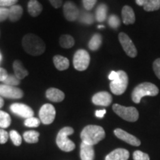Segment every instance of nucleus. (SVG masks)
<instances>
[{
	"label": "nucleus",
	"instance_id": "nucleus-15",
	"mask_svg": "<svg viewBox=\"0 0 160 160\" xmlns=\"http://www.w3.org/2000/svg\"><path fill=\"white\" fill-rule=\"evenodd\" d=\"M80 157L82 160H94L95 151L93 146L82 142L80 145Z\"/></svg>",
	"mask_w": 160,
	"mask_h": 160
},
{
	"label": "nucleus",
	"instance_id": "nucleus-34",
	"mask_svg": "<svg viewBox=\"0 0 160 160\" xmlns=\"http://www.w3.org/2000/svg\"><path fill=\"white\" fill-rule=\"evenodd\" d=\"M133 160H150V157L148 153H143L141 151H136L133 153Z\"/></svg>",
	"mask_w": 160,
	"mask_h": 160
},
{
	"label": "nucleus",
	"instance_id": "nucleus-18",
	"mask_svg": "<svg viewBox=\"0 0 160 160\" xmlns=\"http://www.w3.org/2000/svg\"><path fill=\"white\" fill-rule=\"evenodd\" d=\"M46 97L53 102H60L65 99V93L54 88H51L46 91Z\"/></svg>",
	"mask_w": 160,
	"mask_h": 160
},
{
	"label": "nucleus",
	"instance_id": "nucleus-44",
	"mask_svg": "<svg viewBox=\"0 0 160 160\" xmlns=\"http://www.w3.org/2000/svg\"><path fill=\"white\" fill-rule=\"evenodd\" d=\"M146 2H147V0H136V2L139 6H144Z\"/></svg>",
	"mask_w": 160,
	"mask_h": 160
},
{
	"label": "nucleus",
	"instance_id": "nucleus-31",
	"mask_svg": "<svg viewBox=\"0 0 160 160\" xmlns=\"http://www.w3.org/2000/svg\"><path fill=\"white\" fill-rule=\"evenodd\" d=\"M5 85H10V86H17L19 85L20 81L17 77L13 75H8L6 79L4 81Z\"/></svg>",
	"mask_w": 160,
	"mask_h": 160
},
{
	"label": "nucleus",
	"instance_id": "nucleus-35",
	"mask_svg": "<svg viewBox=\"0 0 160 160\" xmlns=\"http://www.w3.org/2000/svg\"><path fill=\"white\" fill-rule=\"evenodd\" d=\"M97 0H82L84 8L87 11H91L94 7L96 3H97Z\"/></svg>",
	"mask_w": 160,
	"mask_h": 160
},
{
	"label": "nucleus",
	"instance_id": "nucleus-43",
	"mask_svg": "<svg viewBox=\"0 0 160 160\" xmlns=\"http://www.w3.org/2000/svg\"><path fill=\"white\" fill-rule=\"evenodd\" d=\"M117 77V71H111L108 76L109 79L111 80V81L114 80Z\"/></svg>",
	"mask_w": 160,
	"mask_h": 160
},
{
	"label": "nucleus",
	"instance_id": "nucleus-23",
	"mask_svg": "<svg viewBox=\"0 0 160 160\" xmlns=\"http://www.w3.org/2000/svg\"><path fill=\"white\" fill-rule=\"evenodd\" d=\"M108 13V7L105 4H101L97 7V11H96V19L97 22H102L107 18Z\"/></svg>",
	"mask_w": 160,
	"mask_h": 160
},
{
	"label": "nucleus",
	"instance_id": "nucleus-20",
	"mask_svg": "<svg viewBox=\"0 0 160 160\" xmlns=\"http://www.w3.org/2000/svg\"><path fill=\"white\" fill-rule=\"evenodd\" d=\"M13 71H14L15 75L19 80L22 79L28 75V72L26 70L22 64L19 60H16L13 62Z\"/></svg>",
	"mask_w": 160,
	"mask_h": 160
},
{
	"label": "nucleus",
	"instance_id": "nucleus-16",
	"mask_svg": "<svg viewBox=\"0 0 160 160\" xmlns=\"http://www.w3.org/2000/svg\"><path fill=\"white\" fill-rule=\"evenodd\" d=\"M129 157L130 153L128 150L117 148L106 156L105 160H128Z\"/></svg>",
	"mask_w": 160,
	"mask_h": 160
},
{
	"label": "nucleus",
	"instance_id": "nucleus-5",
	"mask_svg": "<svg viewBox=\"0 0 160 160\" xmlns=\"http://www.w3.org/2000/svg\"><path fill=\"white\" fill-rule=\"evenodd\" d=\"M128 77L123 71H117V77L110 83V88L113 94L122 95L127 89Z\"/></svg>",
	"mask_w": 160,
	"mask_h": 160
},
{
	"label": "nucleus",
	"instance_id": "nucleus-26",
	"mask_svg": "<svg viewBox=\"0 0 160 160\" xmlns=\"http://www.w3.org/2000/svg\"><path fill=\"white\" fill-rule=\"evenodd\" d=\"M59 44L64 48H71L74 45V39L70 35H62L59 39Z\"/></svg>",
	"mask_w": 160,
	"mask_h": 160
},
{
	"label": "nucleus",
	"instance_id": "nucleus-29",
	"mask_svg": "<svg viewBox=\"0 0 160 160\" xmlns=\"http://www.w3.org/2000/svg\"><path fill=\"white\" fill-rule=\"evenodd\" d=\"M79 20L82 23L84 24H87V25H91L93 22V17L91 13H86V12H83L82 13V15L80 16L79 17Z\"/></svg>",
	"mask_w": 160,
	"mask_h": 160
},
{
	"label": "nucleus",
	"instance_id": "nucleus-32",
	"mask_svg": "<svg viewBox=\"0 0 160 160\" xmlns=\"http://www.w3.org/2000/svg\"><path fill=\"white\" fill-rule=\"evenodd\" d=\"M108 25L112 28H117L120 25V19L117 15H111L108 18Z\"/></svg>",
	"mask_w": 160,
	"mask_h": 160
},
{
	"label": "nucleus",
	"instance_id": "nucleus-10",
	"mask_svg": "<svg viewBox=\"0 0 160 160\" xmlns=\"http://www.w3.org/2000/svg\"><path fill=\"white\" fill-rule=\"evenodd\" d=\"M24 93L21 89L14 86L7 85H0V96L8 99H20L23 97Z\"/></svg>",
	"mask_w": 160,
	"mask_h": 160
},
{
	"label": "nucleus",
	"instance_id": "nucleus-40",
	"mask_svg": "<svg viewBox=\"0 0 160 160\" xmlns=\"http://www.w3.org/2000/svg\"><path fill=\"white\" fill-rule=\"evenodd\" d=\"M8 73L5 69L0 68V82H4L8 77Z\"/></svg>",
	"mask_w": 160,
	"mask_h": 160
},
{
	"label": "nucleus",
	"instance_id": "nucleus-3",
	"mask_svg": "<svg viewBox=\"0 0 160 160\" xmlns=\"http://www.w3.org/2000/svg\"><path fill=\"white\" fill-rule=\"evenodd\" d=\"M158 93H159V89L155 85L151 82H143L139 84L133 89L131 98L133 102L139 104L144 97L146 96L155 97Z\"/></svg>",
	"mask_w": 160,
	"mask_h": 160
},
{
	"label": "nucleus",
	"instance_id": "nucleus-37",
	"mask_svg": "<svg viewBox=\"0 0 160 160\" xmlns=\"http://www.w3.org/2000/svg\"><path fill=\"white\" fill-rule=\"evenodd\" d=\"M153 68L157 77L160 79V58L155 60L154 62H153Z\"/></svg>",
	"mask_w": 160,
	"mask_h": 160
},
{
	"label": "nucleus",
	"instance_id": "nucleus-11",
	"mask_svg": "<svg viewBox=\"0 0 160 160\" xmlns=\"http://www.w3.org/2000/svg\"><path fill=\"white\" fill-rule=\"evenodd\" d=\"M13 113L23 118H31L33 117V111L29 106L21 103H14L10 107Z\"/></svg>",
	"mask_w": 160,
	"mask_h": 160
},
{
	"label": "nucleus",
	"instance_id": "nucleus-6",
	"mask_svg": "<svg viewBox=\"0 0 160 160\" xmlns=\"http://www.w3.org/2000/svg\"><path fill=\"white\" fill-rule=\"evenodd\" d=\"M113 111L125 121L134 122L139 119V112L134 107H125L119 104H114Z\"/></svg>",
	"mask_w": 160,
	"mask_h": 160
},
{
	"label": "nucleus",
	"instance_id": "nucleus-21",
	"mask_svg": "<svg viewBox=\"0 0 160 160\" xmlns=\"http://www.w3.org/2000/svg\"><path fill=\"white\" fill-rule=\"evenodd\" d=\"M28 13L32 17H37L42 11V6L37 0H31L28 5Z\"/></svg>",
	"mask_w": 160,
	"mask_h": 160
},
{
	"label": "nucleus",
	"instance_id": "nucleus-12",
	"mask_svg": "<svg viewBox=\"0 0 160 160\" xmlns=\"http://www.w3.org/2000/svg\"><path fill=\"white\" fill-rule=\"evenodd\" d=\"M63 13L66 19L70 22H73L77 19L79 16V9L77 8L75 4L72 2H67L64 5Z\"/></svg>",
	"mask_w": 160,
	"mask_h": 160
},
{
	"label": "nucleus",
	"instance_id": "nucleus-25",
	"mask_svg": "<svg viewBox=\"0 0 160 160\" xmlns=\"http://www.w3.org/2000/svg\"><path fill=\"white\" fill-rule=\"evenodd\" d=\"M102 36L99 33H96L92 37L88 43V47L91 51H97L102 45Z\"/></svg>",
	"mask_w": 160,
	"mask_h": 160
},
{
	"label": "nucleus",
	"instance_id": "nucleus-17",
	"mask_svg": "<svg viewBox=\"0 0 160 160\" xmlns=\"http://www.w3.org/2000/svg\"><path fill=\"white\" fill-rule=\"evenodd\" d=\"M122 17L123 23L125 25H131L135 22V13L133 10L130 6H124L122 10Z\"/></svg>",
	"mask_w": 160,
	"mask_h": 160
},
{
	"label": "nucleus",
	"instance_id": "nucleus-19",
	"mask_svg": "<svg viewBox=\"0 0 160 160\" xmlns=\"http://www.w3.org/2000/svg\"><path fill=\"white\" fill-rule=\"evenodd\" d=\"M53 63H54L55 67L59 71H65V70H67L70 65L69 60L66 57H64L62 56L59 55H57L53 57Z\"/></svg>",
	"mask_w": 160,
	"mask_h": 160
},
{
	"label": "nucleus",
	"instance_id": "nucleus-30",
	"mask_svg": "<svg viewBox=\"0 0 160 160\" xmlns=\"http://www.w3.org/2000/svg\"><path fill=\"white\" fill-rule=\"evenodd\" d=\"M10 137L16 146H19L22 144V137L19 133L16 131H11L10 132Z\"/></svg>",
	"mask_w": 160,
	"mask_h": 160
},
{
	"label": "nucleus",
	"instance_id": "nucleus-24",
	"mask_svg": "<svg viewBox=\"0 0 160 160\" xmlns=\"http://www.w3.org/2000/svg\"><path fill=\"white\" fill-rule=\"evenodd\" d=\"M39 133L36 131H29L24 133L23 138L28 143H37L39 141Z\"/></svg>",
	"mask_w": 160,
	"mask_h": 160
},
{
	"label": "nucleus",
	"instance_id": "nucleus-38",
	"mask_svg": "<svg viewBox=\"0 0 160 160\" xmlns=\"http://www.w3.org/2000/svg\"><path fill=\"white\" fill-rule=\"evenodd\" d=\"M9 16V9L1 8H0V22L7 19Z\"/></svg>",
	"mask_w": 160,
	"mask_h": 160
},
{
	"label": "nucleus",
	"instance_id": "nucleus-46",
	"mask_svg": "<svg viewBox=\"0 0 160 160\" xmlns=\"http://www.w3.org/2000/svg\"><path fill=\"white\" fill-rule=\"evenodd\" d=\"M98 28H103L104 25H99L98 26Z\"/></svg>",
	"mask_w": 160,
	"mask_h": 160
},
{
	"label": "nucleus",
	"instance_id": "nucleus-1",
	"mask_svg": "<svg viewBox=\"0 0 160 160\" xmlns=\"http://www.w3.org/2000/svg\"><path fill=\"white\" fill-rule=\"evenodd\" d=\"M80 137L83 142L93 146L105 137V132L101 126L88 125L82 131Z\"/></svg>",
	"mask_w": 160,
	"mask_h": 160
},
{
	"label": "nucleus",
	"instance_id": "nucleus-7",
	"mask_svg": "<svg viewBox=\"0 0 160 160\" xmlns=\"http://www.w3.org/2000/svg\"><path fill=\"white\" fill-rule=\"evenodd\" d=\"M90 55L85 50L80 49L75 53L73 57V66L75 69L79 71H85L90 64Z\"/></svg>",
	"mask_w": 160,
	"mask_h": 160
},
{
	"label": "nucleus",
	"instance_id": "nucleus-14",
	"mask_svg": "<svg viewBox=\"0 0 160 160\" xmlns=\"http://www.w3.org/2000/svg\"><path fill=\"white\" fill-rule=\"evenodd\" d=\"M112 96L106 91H102L96 93L92 97V102L96 105L108 107L112 102Z\"/></svg>",
	"mask_w": 160,
	"mask_h": 160
},
{
	"label": "nucleus",
	"instance_id": "nucleus-8",
	"mask_svg": "<svg viewBox=\"0 0 160 160\" xmlns=\"http://www.w3.org/2000/svg\"><path fill=\"white\" fill-rule=\"evenodd\" d=\"M56 117L55 108L51 104H45L39 111V118L45 125H50L54 121Z\"/></svg>",
	"mask_w": 160,
	"mask_h": 160
},
{
	"label": "nucleus",
	"instance_id": "nucleus-33",
	"mask_svg": "<svg viewBox=\"0 0 160 160\" xmlns=\"http://www.w3.org/2000/svg\"><path fill=\"white\" fill-rule=\"evenodd\" d=\"M40 120L36 117H31L26 119L25 121V125L30 128H37L39 125Z\"/></svg>",
	"mask_w": 160,
	"mask_h": 160
},
{
	"label": "nucleus",
	"instance_id": "nucleus-27",
	"mask_svg": "<svg viewBox=\"0 0 160 160\" xmlns=\"http://www.w3.org/2000/svg\"><path fill=\"white\" fill-rule=\"evenodd\" d=\"M143 7L146 11H157L160 8V0H147Z\"/></svg>",
	"mask_w": 160,
	"mask_h": 160
},
{
	"label": "nucleus",
	"instance_id": "nucleus-13",
	"mask_svg": "<svg viewBox=\"0 0 160 160\" xmlns=\"http://www.w3.org/2000/svg\"><path fill=\"white\" fill-rule=\"evenodd\" d=\"M114 134L117 138H119V139L122 140V141L125 142L126 143L130 144V145L133 146H139L141 144V142L139 139H137V137L134 136L124 131L122 129L117 128L114 130Z\"/></svg>",
	"mask_w": 160,
	"mask_h": 160
},
{
	"label": "nucleus",
	"instance_id": "nucleus-42",
	"mask_svg": "<svg viewBox=\"0 0 160 160\" xmlns=\"http://www.w3.org/2000/svg\"><path fill=\"white\" fill-rule=\"evenodd\" d=\"M105 113H106V111L105 109H103V110H97V111H96L95 114H96V117L98 118H103Z\"/></svg>",
	"mask_w": 160,
	"mask_h": 160
},
{
	"label": "nucleus",
	"instance_id": "nucleus-9",
	"mask_svg": "<svg viewBox=\"0 0 160 160\" xmlns=\"http://www.w3.org/2000/svg\"><path fill=\"white\" fill-rule=\"evenodd\" d=\"M119 39L126 54L132 58L137 57V50L128 36L125 33H120L119 34Z\"/></svg>",
	"mask_w": 160,
	"mask_h": 160
},
{
	"label": "nucleus",
	"instance_id": "nucleus-45",
	"mask_svg": "<svg viewBox=\"0 0 160 160\" xmlns=\"http://www.w3.org/2000/svg\"><path fill=\"white\" fill-rule=\"evenodd\" d=\"M3 105H4V100H3L2 98L0 97V108L2 107Z\"/></svg>",
	"mask_w": 160,
	"mask_h": 160
},
{
	"label": "nucleus",
	"instance_id": "nucleus-39",
	"mask_svg": "<svg viewBox=\"0 0 160 160\" xmlns=\"http://www.w3.org/2000/svg\"><path fill=\"white\" fill-rule=\"evenodd\" d=\"M18 0H0V6H11L17 2Z\"/></svg>",
	"mask_w": 160,
	"mask_h": 160
},
{
	"label": "nucleus",
	"instance_id": "nucleus-4",
	"mask_svg": "<svg viewBox=\"0 0 160 160\" xmlns=\"http://www.w3.org/2000/svg\"><path fill=\"white\" fill-rule=\"evenodd\" d=\"M73 132H74V130L71 127H65L59 131L56 142H57V146L62 151L70 152L75 149V144L68 139V136L73 134Z\"/></svg>",
	"mask_w": 160,
	"mask_h": 160
},
{
	"label": "nucleus",
	"instance_id": "nucleus-2",
	"mask_svg": "<svg viewBox=\"0 0 160 160\" xmlns=\"http://www.w3.org/2000/svg\"><path fill=\"white\" fill-rule=\"evenodd\" d=\"M22 45L25 51L32 56L42 54L46 48L43 40L33 33H29L24 37Z\"/></svg>",
	"mask_w": 160,
	"mask_h": 160
},
{
	"label": "nucleus",
	"instance_id": "nucleus-28",
	"mask_svg": "<svg viewBox=\"0 0 160 160\" xmlns=\"http://www.w3.org/2000/svg\"><path fill=\"white\" fill-rule=\"evenodd\" d=\"M11 123V119L10 115L6 112L0 111V128H6L9 127Z\"/></svg>",
	"mask_w": 160,
	"mask_h": 160
},
{
	"label": "nucleus",
	"instance_id": "nucleus-22",
	"mask_svg": "<svg viewBox=\"0 0 160 160\" xmlns=\"http://www.w3.org/2000/svg\"><path fill=\"white\" fill-rule=\"evenodd\" d=\"M22 8L19 5H13L9 9L8 18L11 22H17L22 15Z\"/></svg>",
	"mask_w": 160,
	"mask_h": 160
},
{
	"label": "nucleus",
	"instance_id": "nucleus-47",
	"mask_svg": "<svg viewBox=\"0 0 160 160\" xmlns=\"http://www.w3.org/2000/svg\"><path fill=\"white\" fill-rule=\"evenodd\" d=\"M1 59H2V56H1V53H0V61H1Z\"/></svg>",
	"mask_w": 160,
	"mask_h": 160
},
{
	"label": "nucleus",
	"instance_id": "nucleus-36",
	"mask_svg": "<svg viewBox=\"0 0 160 160\" xmlns=\"http://www.w3.org/2000/svg\"><path fill=\"white\" fill-rule=\"evenodd\" d=\"M8 133L3 129H0V144H5L8 139Z\"/></svg>",
	"mask_w": 160,
	"mask_h": 160
},
{
	"label": "nucleus",
	"instance_id": "nucleus-41",
	"mask_svg": "<svg viewBox=\"0 0 160 160\" xmlns=\"http://www.w3.org/2000/svg\"><path fill=\"white\" fill-rule=\"evenodd\" d=\"M49 1L52 6H53L56 8L61 7L62 4V0H49Z\"/></svg>",
	"mask_w": 160,
	"mask_h": 160
}]
</instances>
